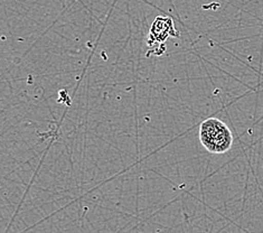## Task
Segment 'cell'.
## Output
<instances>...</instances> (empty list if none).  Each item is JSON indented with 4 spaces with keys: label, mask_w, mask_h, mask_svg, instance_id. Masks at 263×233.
<instances>
[{
    "label": "cell",
    "mask_w": 263,
    "mask_h": 233,
    "mask_svg": "<svg viewBox=\"0 0 263 233\" xmlns=\"http://www.w3.org/2000/svg\"><path fill=\"white\" fill-rule=\"evenodd\" d=\"M199 141L211 154H225L233 146V134L228 124L217 118H209L199 126Z\"/></svg>",
    "instance_id": "obj_1"
}]
</instances>
